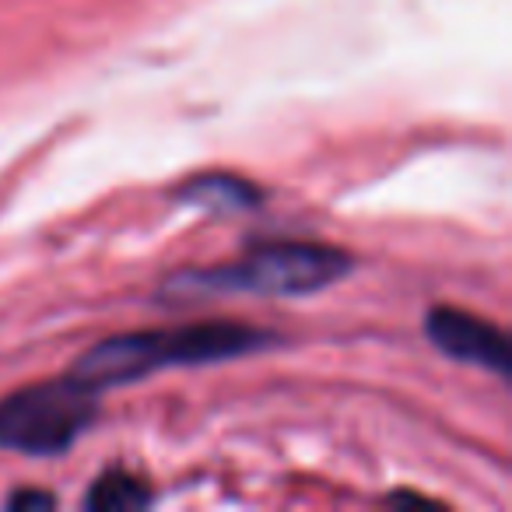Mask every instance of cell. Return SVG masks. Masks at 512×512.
I'll list each match as a JSON object with an SVG mask.
<instances>
[{
	"instance_id": "cell-1",
	"label": "cell",
	"mask_w": 512,
	"mask_h": 512,
	"mask_svg": "<svg viewBox=\"0 0 512 512\" xmlns=\"http://www.w3.org/2000/svg\"><path fill=\"white\" fill-rule=\"evenodd\" d=\"M278 337L271 330L246 327V323H186V327L162 330H134L116 334L92 344L67 376L78 379L92 393H106L116 386L148 379L162 369H197V365H218L228 358L253 355V351L274 348Z\"/></svg>"
},
{
	"instance_id": "cell-2",
	"label": "cell",
	"mask_w": 512,
	"mask_h": 512,
	"mask_svg": "<svg viewBox=\"0 0 512 512\" xmlns=\"http://www.w3.org/2000/svg\"><path fill=\"white\" fill-rule=\"evenodd\" d=\"M355 260L351 253L327 242H264L249 249L242 260L218 267H190L165 281L169 299H218V295H267L295 299L313 295L348 278Z\"/></svg>"
},
{
	"instance_id": "cell-3",
	"label": "cell",
	"mask_w": 512,
	"mask_h": 512,
	"mask_svg": "<svg viewBox=\"0 0 512 512\" xmlns=\"http://www.w3.org/2000/svg\"><path fill=\"white\" fill-rule=\"evenodd\" d=\"M99 418V393L71 376L29 383L0 397V449L22 456H60Z\"/></svg>"
},
{
	"instance_id": "cell-4",
	"label": "cell",
	"mask_w": 512,
	"mask_h": 512,
	"mask_svg": "<svg viewBox=\"0 0 512 512\" xmlns=\"http://www.w3.org/2000/svg\"><path fill=\"white\" fill-rule=\"evenodd\" d=\"M425 337L435 351L463 365L484 369L498 379H509V337L502 327L488 323L484 316L467 313L456 306H435L425 316Z\"/></svg>"
},
{
	"instance_id": "cell-5",
	"label": "cell",
	"mask_w": 512,
	"mask_h": 512,
	"mask_svg": "<svg viewBox=\"0 0 512 512\" xmlns=\"http://www.w3.org/2000/svg\"><path fill=\"white\" fill-rule=\"evenodd\" d=\"M172 197L179 204L204 207V211L218 214H239V211H256L264 204V190L249 179L235 176V172H200V176L186 179L183 186H176Z\"/></svg>"
},
{
	"instance_id": "cell-6",
	"label": "cell",
	"mask_w": 512,
	"mask_h": 512,
	"mask_svg": "<svg viewBox=\"0 0 512 512\" xmlns=\"http://www.w3.org/2000/svg\"><path fill=\"white\" fill-rule=\"evenodd\" d=\"M151 502V488L141 477L127 470H109L102 474L92 488L85 491V509L92 512H123V509H144Z\"/></svg>"
},
{
	"instance_id": "cell-7",
	"label": "cell",
	"mask_w": 512,
	"mask_h": 512,
	"mask_svg": "<svg viewBox=\"0 0 512 512\" xmlns=\"http://www.w3.org/2000/svg\"><path fill=\"white\" fill-rule=\"evenodd\" d=\"M8 509L22 512V509H53L57 505V498L50 495V491H39V488H22L15 491V495H8Z\"/></svg>"
}]
</instances>
